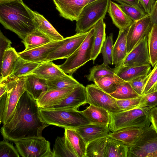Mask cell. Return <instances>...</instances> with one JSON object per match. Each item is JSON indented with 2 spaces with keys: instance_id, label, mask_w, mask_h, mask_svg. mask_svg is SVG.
<instances>
[{
  "instance_id": "f6af8a7d",
  "label": "cell",
  "mask_w": 157,
  "mask_h": 157,
  "mask_svg": "<svg viewBox=\"0 0 157 157\" xmlns=\"http://www.w3.org/2000/svg\"><path fill=\"white\" fill-rule=\"evenodd\" d=\"M141 96L136 98L116 100L121 112L126 111L136 108L139 105Z\"/></svg>"
},
{
  "instance_id": "2e32d148",
  "label": "cell",
  "mask_w": 157,
  "mask_h": 157,
  "mask_svg": "<svg viewBox=\"0 0 157 157\" xmlns=\"http://www.w3.org/2000/svg\"><path fill=\"white\" fill-rule=\"evenodd\" d=\"M86 87L80 83L57 104L44 109H77L80 106L86 104Z\"/></svg>"
},
{
  "instance_id": "f35d334b",
  "label": "cell",
  "mask_w": 157,
  "mask_h": 157,
  "mask_svg": "<svg viewBox=\"0 0 157 157\" xmlns=\"http://www.w3.org/2000/svg\"><path fill=\"white\" fill-rule=\"evenodd\" d=\"M113 69L111 68L108 65L103 63L97 65L92 67L90 70L89 74L85 76L89 81L94 82L96 78L106 75L114 74Z\"/></svg>"
},
{
  "instance_id": "7402d4cb",
  "label": "cell",
  "mask_w": 157,
  "mask_h": 157,
  "mask_svg": "<svg viewBox=\"0 0 157 157\" xmlns=\"http://www.w3.org/2000/svg\"><path fill=\"white\" fill-rule=\"evenodd\" d=\"M129 28L119 29L117 38L113 45V65L120 66L128 54L127 36Z\"/></svg>"
},
{
  "instance_id": "7c38bea8",
  "label": "cell",
  "mask_w": 157,
  "mask_h": 157,
  "mask_svg": "<svg viewBox=\"0 0 157 157\" xmlns=\"http://www.w3.org/2000/svg\"><path fill=\"white\" fill-rule=\"evenodd\" d=\"M88 32L84 33H76L73 36L65 38L63 44L51 52L44 62H50L58 59L67 58L82 44Z\"/></svg>"
},
{
  "instance_id": "f546056e",
  "label": "cell",
  "mask_w": 157,
  "mask_h": 157,
  "mask_svg": "<svg viewBox=\"0 0 157 157\" xmlns=\"http://www.w3.org/2000/svg\"><path fill=\"white\" fill-rule=\"evenodd\" d=\"M39 63L27 61L20 57L11 75L4 80L13 79L29 75L38 66Z\"/></svg>"
},
{
  "instance_id": "484cf974",
  "label": "cell",
  "mask_w": 157,
  "mask_h": 157,
  "mask_svg": "<svg viewBox=\"0 0 157 157\" xmlns=\"http://www.w3.org/2000/svg\"><path fill=\"white\" fill-rule=\"evenodd\" d=\"M107 12L113 24L119 29L130 27L133 21L125 13L119 4L109 0Z\"/></svg>"
},
{
  "instance_id": "4316f807",
  "label": "cell",
  "mask_w": 157,
  "mask_h": 157,
  "mask_svg": "<svg viewBox=\"0 0 157 157\" xmlns=\"http://www.w3.org/2000/svg\"><path fill=\"white\" fill-rule=\"evenodd\" d=\"M104 18L100 20L94 26V36L92 50L91 60L94 62L100 53L106 39V25Z\"/></svg>"
},
{
  "instance_id": "e0dca14e",
  "label": "cell",
  "mask_w": 157,
  "mask_h": 157,
  "mask_svg": "<svg viewBox=\"0 0 157 157\" xmlns=\"http://www.w3.org/2000/svg\"><path fill=\"white\" fill-rule=\"evenodd\" d=\"M74 129L82 137L86 144L96 139L108 136L110 133L108 126L89 124Z\"/></svg>"
},
{
  "instance_id": "4fadbf2b",
  "label": "cell",
  "mask_w": 157,
  "mask_h": 157,
  "mask_svg": "<svg viewBox=\"0 0 157 157\" xmlns=\"http://www.w3.org/2000/svg\"><path fill=\"white\" fill-rule=\"evenodd\" d=\"M90 0H53L60 15L71 21H76Z\"/></svg>"
},
{
  "instance_id": "f907efd6",
  "label": "cell",
  "mask_w": 157,
  "mask_h": 157,
  "mask_svg": "<svg viewBox=\"0 0 157 157\" xmlns=\"http://www.w3.org/2000/svg\"><path fill=\"white\" fill-rule=\"evenodd\" d=\"M150 15L152 24H157V0L155 1L154 8Z\"/></svg>"
},
{
  "instance_id": "60d3db41",
  "label": "cell",
  "mask_w": 157,
  "mask_h": 157,
  "mask_svg": "<svg viewBox=\"0 0 157 157\" xmlns=\"http://www.w3.org/2000/svg\"><path fill=\"white\" fill-rule=\"evenodd\" d=\"M113 36L111 33L106 38L101 50L103 62L105 65H113Z\"/></svg>"
},
{
  "instance_id": "7bdbcfd3",
  "label": "cell",
  "mask_w": 157,
  "mask_h": 157,
  "mask_svg": "<svg viewBox=\"0 0 157 157\" xmlns=\"http://www.w3.org/2000/svg\"><path fill=\"white\" fill-rule=\"evenodd\" d=\"M153 67L149 73L144 89L143 94L157 91V63Z\"/></svg>"
},
{
  "instance_id": "bcb514c9",
  "label": "cell",
  "mask_w": 157,
  "mask_h": 157,
  "mask_svg": "<svg viewBox=\"0 0 157 157\" xmlns=\"http://www.w3.org/2000/svg\"><path fill=\"white\" fill-rule=\"evenodd\" d=\"M149 74L137 78L128 82L135 91L140 96L143 94L144 89Z\"/></svg>"
},
{
  "instance_id": "52a82bcc",
  "label": "cell",
  "mask_w": 157,
  "mask_h": 157,
  "mask_svg": "<svg viewBox=\"0 0 157 157\" xmlns=\"http://www.w3.org/2000/svg\"><path fill=\"white\" fill-rule=\"evenodd\" d=\"M94 36L93 27L89 31L84 41L74 53L63 63L58 65L64 73L72 76L78 69L91 60Z\"/></svg>"
},
{
  "instance_id": "7dc6e473",
  "label": "cell",
  "mask_w": 157,
  "mask_h": 157,
  "mask_svg": "<svg viewBox=\"0 0 157 157\" xmlns=\"http://www.w3.org/2000/svg\"><path fill=\"white\" fill-rule=\"evenodd\" d=\"M12 42L0 31V59L1 60L6 51L10 48Z\"/></svg>"
},
{
  "instance_id": "3957f363",
  "label": "cell",
  "mask_w": 157,
  "mask_h": 157,
  "mask_svg": "<svg viewBox=\"0 0 157 157\" xmlns=\"http://www.w3.org/2000/svg\"><path fill=\"white\" fill-rule=\"evenodd\" d=\"M41 120L49 125L65 128H75L90 124L81 111L73 109L39 108Z\"/></svg>"
},
{
  "instance_id": "44dd1931",
  "label": "cell",
  "mask_w": 157,
  "mask_h": 157,
  "mask_svg": "<svg viewBox=\"0 0 157 157\" xmlns=\"http://www.w3.org/2000/svg\"><path fill=\"white\" fill-rule=\"evenodd\" d=\"M32 12L36 28L47 36L51 41H60L64 39L43 15L32 10Z\"/></svg>"
},
{
  "instance_id": "e575fe53",
  "label": "cell",
  "mask_w": 157,
  "mask_h": 157,
  "mask_svg": "<svg viewBox=\"0 0 157 157\" xmlns=\"http://www.w3.org/2000/svg\"><path fill=\"white\" fill-rule=\"evenodd\" d=\"M109 137L100 138L88 143L86 145V157H105L106 147Z\"/></svg>"
},
{
  "instance_id": "4dcf8cb0",
  "label": "cell",
  "mask_w": 157,
  "mask_h": 157,
  "mask_svg": "<svg viewBox=\"0 0 157 157\" xmlns=\"http://www.w3.org/2000/svg\"><path fill=\"white\" fill-rule=\"evenodd\" d=\"M27 50L43 45L51 42L45 35L36 28L28 34L22 41Z\"/></svg>"
},
{
  "instance_id": "681fc988",
  "label": "cell",
  "mask_w": 157,
  "mask_h": 157,
  "mask_svg": "<svg viewBox=\"0 0 157 157\" xmlns=\"http://www.w3.org/2000/svg\"><path fill=\"white\" fill-rule=\"evenodd\" d=\"M150 116L151 124L157 132V107H155L150 110Z\"/></svg>"
},
{
  "instance_id": "277c9868",
  "label": "cell",
  "mask_w": 157,
  "mask_h": 157,
  "mask_svg": "<svg viewBox=\"0 0 157 157\" xmlns=\"http://www.w3.org/2000/svg\"><path fill=\"white\" fill-rule=\"evenodd\" d=\"M150 110L145 108H136L118 113H109L108 127L112 132L121 129L131 127L143 128L150 126Z\"/></svg>"
},
{
  "instance_id": "ffe728a7",
  "label": "cell",
  "mask_w": 157,
  "mask_h": 157,
  "mask_svg": "<svg viewBox=\"0 0 157 157\" xmlns=\"http://www.w3.org/2000/svg\"><path fill=\"white\" fill-rule=\"evenodd\" d=\"M73 89L48 90L36 100L38 106L39 108H46L55 105L65 98Z\"/></svg>"
},
{
  "instance_id": "c3c4849f",
  "label": "cell",
  "mask_w": 157,
  "mask_h": 157,
  "mask_svg": "<svg viewBox=\"0 0 157 157\" xmlns=\"http://www.w3.org/2000/svg\"><path fill=\"white\" fill-rule=\"evenodd\" d=\"M140 3L147 14H150L155 5V0H139Z\"/></svg>"
},
{
  "instance_id": "8d00e7d4",
  "label": "cell",
  "mask_w": 157,
  "mask_h": 157,
  "mask_svg": "<svg viewBox=\"0 0 157 157\" xmlns=\"http://www.w3.org/2000/svg\"><path fill=\"white\" fill-rule=\"evenodd\" d=\"M110 94L116 100L134 98L140 96L135 91L128 82L124 81L119 83L115 91Z\"/></svg>"
},
{
  "instance_id": "ee69618b",
  "label": "cell",
  "mask_w": 157,
  "mask_h": 157,
  "mask_svg": "<svg viewBox=\"0 0 157 157\" xmlns=\"http://www.w3.org/2000/svg\"><path fill=\"white\" fill-rule=\"evenodd\" d=\"M4 139L0 142V157H19L16 148Z\"/></svg>"
},
{
  "instance_id": "cb8c5ba5",
  "label": "cell",
  "mask_w": 157,
  "mask_h": 157,
  "mask_svg": "<svg viewBox=\"0 0 157 157\" xmlns=\"http://www.w3.org/2000/svg\"><path fill=\"white\" fill-rule=\"evenodd\" d=\"M81 112L90 124L109 126L110 114L105 109L90 105Z\"/></svg>"
},
{
  "instance_id": "603a6c76",
  "label": "cell",
  "mask_w": 157,
  "mask_h": 157,
  "mask_svg": "<svg viewBox=\"0 0 157 157\" xmlns=\"http://www.w3.org/2000/svg\"><path fill=\"white\" fill-rule=\"evenodd\" d=\"M30 74H33L45 79L51 80L65 76L58 65L52 61L44 62L39 63L38 66Z\"/></svg>"
},
{
  "instance_id": "8992f818",
  "label": "cell",
  "mask_w": 157,
  "mask_h": 157,
  "mask_svg": "<svg viewBox=\"0 0 157 157\" xmlns=\"http://www.w3.org/2000/svg\"><path fill=\"white\" fill-rule=\"evenodd\" d=\"M157 157V132L151 124L142 128L135 143L128 146L127 157Z\"/></svg>"
},
{
  "instance_id": "5bb4252c",
  "label": "cell",
  "mask_w": 157,
  "mask_h": 157,
  "mask_svg": "<svg viewBox=\"0 0 157 157\" xmlns=\"http://www.w3.org/2000/svg\"><path fill=\"white\" fill-rule=\"evenodd\" d=\"M146 64H150L147 36L141 40L128 53L120 65L130 66Z\"/></svg>"
},
{
  "instance_id": "d6986e66",
  "label": "cell",
  "mask_w": 157,
  "mask_h": 157,
  "mask_svg": "<svg viewBox=\"0 0 157 157\" xmlns=\"http://www.w3.org/2000/svg\"><path fill=\"white\" fill-rule=\"evenodd\" d=\"M25 89V91L36 101L48 90L47 81L30 74L26 76Z\"/></svg>"
},
{
  "instance_id": "8fae6325",
  "label": "cell",
  "mask_w": 157,
  "mask_h": 157,
  "mask_svg": "<svg viewBox=\"0 0 157 157\" xmlns=\"http://www.w3.org/2000/svg\"><path fill=\"white\" fill-rule=\"evenodd\" d=\"M153 25L149 14H147L143 18L133 22L129 27L127 36L128 53L141 40L147 36Z\"/></svg>"
},
{
  "instance_id": "d590c367",
  "label": "cell",
  "mask_w": 157,
  "mask_h": 157,
  "mask_svg": "<svg viewBox=\"0 0 157 157\" xmlns=\"http://www.w3.org/2000/svg\"><path fill=\"white\" fill-rule=\"evenodd\" d=\"M47 81L48 90L73 89L80 84L72 76L67 74L61 78Z\"/></svg>"
},
{
  "instance_id": "836d02e7",
  "label": "cell",
  "mask_w": 157,
  "mask_h": 157,
  "mask_svg": "<svg viewBox=\"0 0 157 157\" xmlns=\"http://www.w3.org/2000/svg\"><path fill=\"white\" fill-rule=\"evenodd\" d=\"M128 146L121 142L109 137L106 147L105 157H127Z\"/></svg>"
},
{
  "instance_id": "1f68e13d",
  "label": "cell",
  "mask_w": 157,
  "mask_h": 157,
  "mask_svg": "<svg viewBox=\"0 0 157 157\" xmlns=\"http://www.w3.org/2000/svg\"><path fill=\"white\" fill-rule=\"evenodd\" d=\"M124 81L114 74L98 78L95 79L94 82L103 91L110 94L115 91L117 85Z\"/></svg>"
},
{
  "instance_id": "74e56055",
  "label": "cell",
  "mask_w": 157,
  "mask_h": 157,
  "mask_svg": "<svg viewBox=\"0 0 157 157\" xmlns=\"http://www.w3.org/2000/svg\"><path fill=\"white\" fill-rule=\"evenodd\" d=\"M147 38L150 64L153 67L157 63V24H153Z\"/></svg>"
},
{
  "instance_id": "7a4b0ae2",
  "label": "cell",
  "mask_w": 157,
  "mask_h": 157,
  "mask_svg": "<svg viewBox=\"0 0 157 157\" xmlns=\"http://www.w3.org/2000/svg\"><path fill=\"white\" fill-rule=\"evenodd\" d=\"M32 10L22 0L0 3V22L23 40L36 28Z\"/></svg>"
},
{
  "instance_id": "ab89813d",
  "label": "cell",
  "mask_w": 157,
  "mask_h": 157,
  "mask_svg": "<svg viewBox=\"0 0 157 157\" xmlns=\"http://www.w3.org/2000/svg\"><path fill=\"white\" fill-rule=\"evenodd\" d=\"M119 6L125 13L133 21H137L145 17L147 14L141 7H137L124 3Z\"/></svg>"
},
{
  "instance_id": "b9f144b4",
  "label": "cell",
  "mask_w": 157,
  "mask_h": 157,
  "mask_svg": "<svg viewBox=\"0 0 157 157\" xmlns=\"http://www.w3.org/2000/svg\"><path fill=\"white\" fill-rule=\"evenodd\" d=\"M157 106V91L141 96L139 105L136 108L150 110Z\"/></svg>"
},
{
  "instance_id": "6da1fadb",
  "label": "cell",
  "mask_w": 157,
  "mask_h": 157,
  "mask_svg": "<svg viewBox=\"0 0 157 157\" xmlns=\"http://www.w3.org/2000/svg\"><path fill=\"white\" fill-rule=\"evenodd\" d=\"M48 125L40 117L36 101L25 91L11 118L1 128V132L4 139L15 142L24 139L42 137L43 130Z\"/></svg>"
},
{
  "instance_id": "f1b7e54d",
  "label": "cell",
  "mask_w": 157,
  "mask_h": 157,
  "mask_svg": "<svg viewBox=\"0 0 157 157\" xmlns=\"http://www.w3.org/2000/svg\"><path fill=\"white\" fill-rule=\"evenodd\" d=\"M142 131V128L136 127L124 128L111 133L109 137L121 142L128 146L133 145Z\"/></svg>"
},
{
  "instance_id": "d6a6232c",
  "label": "cell",
  "mask_w": 157,
  "mask_h": 157,
  "mask_svg": "<svg viewBox=\"0 0 157 157\" xmlns=\"http://www.w3.org/2000/svg\"><path fill=\"white\" fill-rule=\"evenodd\" d=\"M52 151L53 157H77L64 135L56 138Z\"/></svg>"
},
{
  "instance_id": "5b68a950",
  "label": "cell",
  "mask_w": 157,
  "mask_h": 157,
  "mask_svg": "<svg viewBox=\"0 0 157 157\" xmlns=\"http://www.w3.org/2000/svg\"><path fill=\"white\" fill-rule=\"evenodd\" d=\"M109 0H97L86 5L76 21L77 33L88 32L101 19L105 18Z\"/></svg>"
},
{
  "instance_id": "11a10c76",
  "label": "cell",
  "mask_w": 157,
  "mask_h": 157,
  "mask_svg": "<svg viewBox=\"0 0 157 157\" xmlns=\"http://www.w3.org/2000/svg\"><path fill=\"white\" fill-rule=\"evenodd\" d=\"M97 0H90L89 3L92 2H94L97 1Z\"/></svg>"
},
{
  "instance_id": "816d5d0a",
  "label": "cell",
  "mask_w": 157,
  "mask_h": 157,
  "mask_svg": "<svg viewBox=\"0 0 157 157\" xmlns=\"http://www.w3.org/2000/svg\"><path fill=\"white\" fill-rule=\"evenodd\" d=\"M119 3H124L137 7L141 6L139 0H114Z\"/></svg>"
},
{
  "instance_id": "db71d44e",
  "label": "cell",
  "mask_w": 157,
  "mask_h": 157,
  "mask_svg": "<svg viewBox=\"0 0 157 157\" xmlns=\"http://www.w3.org/2000/svg\"><path fill=\"white\" fill-rule=\"evenodd\" d=\"M16 0H0V3L12 1Z\"/></svg>"
},
{
  "instance_id": "9c48e42d",
  "label": "cell",
  "mask_w": 157,
  "mask_h": 157,
  "mask_svg": "<svg viewBox=\"0 0 157 157\" xmlns=\"http://www.w3.org/2000/svg\"><path fill=\"white\" fill-rule=\"evenodd\" d=\"M14 142L22 157H53L50 142L43 137L24 139Z\"/></svg>"
},
{
  "instance_id": "ac0fdd59",
  "label": "cell",
  "mask_w": 157,
  "mask_h": 157,
  "mask_svg": "<svg viewBox=\"0 0 157 157\" xmlns=\"http://www.w3.org/2000/svg\"><path fill=\"white\" fill-rule=\"evenodd\" d=\"M150 64L130 66H120L113 68L115 74L123 80L129 82L142 76L148 75L151 71Z\"/></svg>"
},
{
  "instance_id": "d4e9b609",
  "label": "cell",
  "mask_w": 157,
  "mask_h": 157,
  "mask_svg": "<svg viewBox=\"0 0 157 157\" xmlns=\"http://www.w3.org/2000/svg\"><path fill=\"white\" fill-rule=\"evenodd\" d=\"M20 58L18 53L12 47L5 51L1 61L0 82L11 75Z\"/></svg>"
},
{
  "instance_id": "83f0119b",
  "label": "cell",
  "mask_w": 157,
  "mask_h": 157,
  "mask_svg": "<svg viewBox=\"0 0 157 157\" xmlns=\"http://www.w3.org/2000/svg\"><path fill=\"white\" fill-rule=\"evenodd\" d=\"M64 136L77 157H86V144L81 136L73 128H65Z\"/></svg>"
},
{
  "instance_id": "ba28073f",
  "label": "cell",
  "mask_w": 157,
  "mask_h": 157,
  "mask_svg": "<svg viewBox=\"0 0 157 157\" xmlns=\"http://www.w3.org/2000/svg\"><path fill=\"white\" fill-rule=\"evenodd\" d=\"M26 76L0 82L7 83L8 86L4 113L0 120V124H5L13 116L20 98L25 91Z\"/></svg>"
},
{
  "instance_id": "30bf717a",
  "label": "cell",
  "mask_w": 157,
  "mask_h": 157,
  "mask_svg": "<svg viewBox=\"0 0 157 157\" xmlns=\"http://www.w3.org/2000/svg\"><path fill=\"white\" fill-rule=\"evenodd\" d=\"M86 104L103 108L109 113L121 112L116 99L95 84L87 85L86 86Z\"/></svg>"
},
{
  "instance_id": "9a60e30c",
  "label": "cell",
  "mask_w": 157,
  "mask_h": 157,
  "mask_svg": "<svg viewBox=\"0 0 157 157\" xmlns=\"http://www.w3.org/2000/svg\"><path fill=\"white\" fill-rule=\"evenodd\" d=\"M63 40L51 41L37 47L20 52V57L27 61L40 63L44 62L48 55L55 50L64 42Z\"/></svg>"
},
{
  "instance_id": "f5cc1de1",
  "label": "cell",
  "mask_w": 157,
  "mask_h": 157,
  "mask_svg": "<svg viewBox=\"0 0 157 157\" xmlns=\"http://www.w3.org/2000/svg\"><path fill=\"white\" fill-rule=\"evenodd\" d=\"M8 84L6 82H0V97L6 94L8 91Z\"/></svg>"
}]
</instances>
